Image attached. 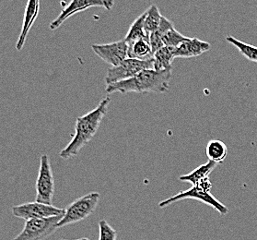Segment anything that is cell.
Returning <instances> with one entry per match:
<instances>
[{
	"instance_id": "cell-1",
	"label": "cell",
	"mask_w": 257,
	"mask_h": 240,
	"mask_svg": "<svg viewBox=\"0 0 257 240\" xmlns=\"http://www.w3.org/2000/svg\"><path fill=\"white\" fill-rule=\"evenodd\" d=\"M110 103L111 98L107 96L100 102V104L93 110L77 118L74 137L66 148H64L59 153L62 159H69L77 156L84 146L90 142L100 128L101 121L107 114Z\"/></svg>"
},
{
	"instance_id": "cell-2",
	"label": "cell",
	"mask_w": 257,
	"mask_h": 240,
	"mask_svg": "<svg viewBox=\"0 0 257 240\" xmlns=\"http://www.w3.org/2000/svg\"><path fill=\"white\" fill-rule=\"evenodd\" d=\"M172 78V69L165 71H157L155 69H145L129 78L117 84L107 85V94L112 93H157L163 94L169 91L170 81Z\"/></svg>"
},
{
	"instance_id": "cell-3",
	"label": "cell",
	"mask_w": 257,
	"mask_h": 240,
	"mask_svg": "<svg viewBox=\"0 0 257 240\" xmlns=\"http://www.w3.org/2000/svg\"><path fill=\"white\" fill-rule=\"evenodd\" d=\"M99 201L100 194L98 192H90L73 201L65 210L63 217L57 223V228L78 223L89 217L95 211Z\"/></svg>"
},
{
	"instance_id": "cell-4",
	"label": "cell",
	"mask_w": 257,
	"mask_h": 240,
	"mask_svg": "<svg viewBox=\"0 0 257 240\" xmlns=\"http://www.w3.org/2000/svg\"><path fill=\"white\" fill-rule=\"evenodd\" d=\"M184 200H196V201H201L203 203L212 207L214 210H216L221 215H226L229 213V209L227 206H225L223 203L218 201L211 194L210 191L204 190L199 185L192 186L189 190L181 191L179 193L172 196L166 200H163L162 202L159 203V207L164 208V207L169 206L172 203L184 201Z\"/></svg>"
},
{
	"instance_id": "cell-5",
	"label": "cell",
	"mask_w": 257,
	"mask_h": 240,
	"mask_svg": "<svg viewBox=\"0 0 257 240\" xmlns=\"http://www.w3.org/2000/svg\"><path fill=\"white\" fill-rule=\"evenodd\" d=\"M64 214L49 218L31 219L26 221L23 231L12 240H44L57 230V223Z\"/></svg>"
},
{
	"instance_id": "cell-6",
	"label": "cell",
	"mask_w": 257,
	"mask_h": 240,
	"mask_svg": "<svg viewBox=\"0 0 257 240\" xmlns=\"http://www.w3.org/2000/svg\"><path fill=\"white\" fill-rule=\"evenodd\" d=\"M55 193V179L48 155L43 154L40 158L38 178L36 180V197L35 201L47 205L53 204Z\"/></svg>"
},
{
	"instance_id": "cell-7",
	"label": "cell",
	"mask_w": 257,
	"mask_h": 240,
	"mask_svg": "<svg viewBox=\"0 0 257 240\" xmlns=\"http://www.w3.org/2000/svg\"><path fill=\"white\" fill-rule=\"evenodd\" d=\"M153 68V59L148 61H141L133 58H126L117 67L108 68L105 82L107 85L117 84L120 82L133 78L137 74Z\"/></svg>"
},
{
	"instance_id": "cell-8",
	"label": "cell",
	"mask_w": 257,
	"mask_h": 240,
	"mask_svg": "<svg viewBox=\"0 0 257 240\" xmlns=\"http://www.w3.org/2000/svg\"><path fill=\"white\" fill-rule=\"evenodd\" d=\"M12 213L15 217L24 219L26 221L31 219L49 218L58 216L65 213L64 209H59L53 205H47L37 201L23 203L21 205L12 207Z\"/></svg>"
},
{
	"instance_id": "cell-9",
	"label": "cell",
	"mask_w": 257,
	"mask_h": 240,
	"mask_svg": "<svg viewBox=\"0 0 257 240\" xmlns=\"http://www.w3.org/2000/svg\"><path fill=\"white\" fill-rule=\"evenodd\" d=\"M114 5V2L112 0H73L68 6L66 7L61 13L58 15L56 20L50 23L49 28L52 31H55L60 27L64 22H66L68 18L73 15L84 12L90 8H104L108 11H111Z\"/></svg>"
},
{
	"instance_id": "cell-10",
	"label": "cell",
	"mask_w": 257,
	"mask_h": 240,
	"mask_svg": "<svg viewBox=\"0 0 257 240\" xmlns=\"http://www.w3.org/2000/svg\"><path fill=\"white\" fill-rule=\"evenodd\" d=\"M91 49L103 61L110 64L112 67H117L124 61L127 56L128 45L124 40L113 42L105 45H91Z\"/></svg>"
},
{
	"instance_id": "cell-11",
	"label": "cell",
	"mask_w": 257,
	"mask_h": 240,
	"mask_svg": "<svg viewBox=\"0 0 257 240\" xmlns=\"http://www.w3.org/2000/svg\"><path fill=\"white\" fill-rule=\"evenodd\" d=\"M211 45L207 42L187 37L181 45L175 48V58H192L197 57L210 50Z\"/></svg>"
},
{
	"instance_id": "cell-12",
	"label": "cell",
	"mask_w": 257,
	"mask_h": 240,
	"mask_svg": "<svg viewBox=\"0 0 257 240\" xmlns=\"http://www.w3.org/2000/svg\"><path fill=\"white\" fill-rule=\"evenodd\" d=\"M40 11V1L38 0H30L27 3L25 9L24 18H23V28L19 36L17 43H16V49L21 51L25 45L30 30L33 27L34 22L38 17Z\"/></svg>"
},
{
	"instance_id": "cell-13",
	"label": "cell",
	"mask_w": 257,
	"mask_h": 240,
	"mask_svg": "<svg viewBox=\"0 0 257 240\" xmlns=\"http://www.w3.org/2000/svg\"><path fill=\"white\" fill-rule=\"evenodd\" d=\"M127 56L128 58L138 59L141 61H148L153 59V51L150 43V36L128 44Z\"/></svg>"
},
{
	"instance_id": "cell-14",
	"label": "cell",
	"mask_w": 257,
	"mask_h": 240,
	"mask_svg": "<svg viewBox=\"0 0 257 240\" xmlns=\"http://www.w3.org/2000/svg\"><path fill=\"white\" fill-rule=\"evenodd\" d=\"M175 48L163 46L153 55V69L157 71L171 70L173 62L175 59Z\"/></svg>"
},
{
	"instance_id": "cell-15",
	"label": "cell",
	"mask_w": 257,
	"mask_h": 240,
	"mask_svg": "<svg viewBox=\"0 0 257 240\" xmlns=\"http://www.w3.org/2000/svg\"><path fill=\"white\" fill-rule=\"evenodd\" d=\"M218 166V164L216 163L208 161V162L201 165L200 167L196 168L195 170H193L189 174H186L184 176H181L179 179L181 181H185V182H189L193 186L197 184L199 181H201L203 179H207L209 177V175L212 173L213 171L216 169Z\"/></svg>"
},
{
	"instance_id": "cell-16",
	"label": "cell",
	"mask_w": 257,
	"mask_h": 240,
	"mask_svg": "<svg viewBox=\"0 0 257 240\" xmlns=\"http://www.w3.org/2000/svg\"><path fill=\"white\" fill-rule=\"evenodd\" d=\"M228 152V147L221 140H212L207 143L206 153L208 161L220 164L227 158Z\"/></svg>"
},
{
	"instance_id": "cell-17",
	"label": "cell",
	"mask_w": 257,
	"mask_h": 240,
	"mask_svg": "<svg viewBox=\"0 0 257 240\" xmlns=\"http://www.w3.org/2000/svg\"><path fill=\"white\" fill-rule=\"evenodd\" d=\"M174 27V24L171 21H169L167 18L162 17V23L160 24L159 28L157 29L153 34L150 35V43H151L153 54L164 46L163 38L165 34Z\"/></svg>"
},
{
	"instance_id": "cell-18",
	"label": "cell",
	"mask_w": 257,
	"mask_h": 240,
	"mask_svg": "<svg viewBox=\"0 0 257 240\" xmlns=\"http://www.w3.org/2000/svg\"><path fill=\"white\" fill-rule=\"evenodd\" d=\"M145 13L144 28H145L146 34L150 36L151 34H153L156 31L157 29L159 28L163 16L161 14L160 10L156 5H151Z\"/></svg>"
},
{
	"instance_id": "cell-19",
	"label": "cell",
	"mask_w": 257,
	"mask_h": 240,
	"mask_svg": "<svg viewBox=\"0 0 257 240\" xmlns=\"http://www.w3.org/2000/svg\"><path fill=\"white\" fill-rule=\"evenodd\" d=\"M145 17L146 13L144 12L143 14L140 15V17L137 18V20L130 26L128 33L123 39L126 42L127 45L133 43V42H136V41L142 39L146 36H149L148 34H146L145 28H144Z\"/></svg>"
},
{
	"instance_id": "cell-20",
	"label": "cell",
	"mask_w": 257,
	"mask_h": 240,
	"mask_svg": "<svg viewBox=\"0 0 257 240\" xmlns=\"http://www.w3.org/2000/svg\"><path fill=\"white\" fill-rule=\"evenodd\" d=\"M226 41L230 45L235 46L238 50L240 51V54L247 58L250 61L257 63V47L253 45H249L241 42L240 40L236 39L233 36L228 35L226 37Z\"/></svg>"
},
{
	"instance_id": "cell-21",
	"label": "cell",
	"mask_w": 257,
	"mask_h": 240,
	"mask_svg": "<svg viewBox=\"0 0 257 240\" xmlns=\"http://www.w3.org/2000/svg\"><path fill=\"white\" fill-rule=\"evenodd\" d=\"M187 37L180 34L176 29H171L167 34H165L163 38V45L164 46H170L173 48L178 47Z\"/></svg>"
},
{
	"instance_id": "cell-22",
	"label": "cell",
	"mask_w": 257,
	"mask_h": 240,
	"mask_svg": "<svg viewBox=\"0 0 257 240\" xmlns=\"http://www.w3.org/2000/svg\"><path fill=\"white\" fill-rule=\"evenodd\" d=\"M100 238L99 240H117V232L112 228L106 220H101L99 222Z\"/></svg>"
},
{
	"instance_id": "cell-23",
	"label": "cell",
	"mask_w": 257,
	"mask_h": 240,
	"mask_svg": "<svg viewBox=\"0 0 257 240\" xmlns=\"http://www.w3.org/2000/svg\"><path fill=\"white\" fill-rule=\"evenodd\" d=\"M62 240H67V239H62ZM76 240H90L89 238H86V237H82V238H79V239Z\"/></svg>"
}]
</instances>
